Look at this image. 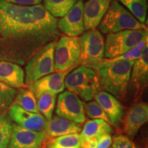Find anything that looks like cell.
Listing matches in <instances>:
<instances>
[{
  "instance_id": "cell-2",
  "label": "cell",
  "mask_w": 148,
  "mask_h": 148,
  "mask_svg": "<svg viewBox=\"0 0 148 148\" xmlns=\"http://www.w3.org/2000/svg\"><path fill=\"white\" fill-rule=\"evenodd\" d=\"M135 60H120L102 63L98 62L90 68L97 72L101 90L123 99L126 96L130 74Z\"/></svg>"
},
{
  "instance_id": "cell-17",
  "label": "cell",
  "mask_w": 148,
  "mask_h": 148,
  "mask_svg": "<svg viewBox=\"0 0 148 148\" xmlns=\"http://www.w3.org/2000/svg\"><path fill=\"white\" fill-rule=\"evenodd\" d=\"M0 82L16 89L27 88L21 65L8 61L0 60Z\"/></svg>"
},
{
  "instance_id": "cell-11",
  "label": "cell",
  "mask_w": 148,
  "mask_h": 148,
  "mask_svg": "<svg viewBox=\"0 0 148 148\" xmlns=\"http://www.w3.org/2000/svg\"><path fill=\"white\" fill-rule=\"evenodd\" d=\"M83 7L82 0H77L71 10L57 21L58 30L67 36L77 37L82 34L84 32Z\"/></svg>"
},
{
  "instance_id": "cell-21",
  "label": "cell",
  "mask_w": 148,
  "mask_h": 148,
  "mask_svg": "<svg viewBox=\"0 0 148 148\" xmlns=\"http://www.w3.org/2000/svg\"><path fill=\"white\" fill-rule=\"evenodd\" d=\"M56 94L48 91L35 94L38 113L42 114L48 121L52 117L53 110L56 106Z\"/></svg>"
},
{
  "instance_id": "cell-28",
  "label": "cell",
  "mask_w": 148,
  "mask_h": 148,
  "mask_svg": "<svg viewBox=\"0 0 148 148\" xmlns=\"http://www.w3.org/2000/svg\"><path fill=\"white\" fill-rule=\"evenodd\" d=\"M84 112L88 117L92 119H102L110 125V119L108 115L95 101H89L84 105Z\"/></svg>"
},
{
  "instance_id": "cell-31",
  "label": "cell",
  "mask_w": 148,
  "mask_h": 148,
  "mask_svg": "<svg viewBox=\"0 0 148 148\" xmlns=\"http://www.w3.org/2000/svg\"><path fill=\"white\" fill-rule=\"evenodd\" d=\"M6 2L21 6H32L40 4L42 0H4Z\"/></svg>"
},
{
  "instance_id": "cell-18",
  "label": "cell",
  "mask_w": 148,
  "mask_h": 148,
  "mask_svg": "<svg viewBox=\"0 0 148 148\" xmlns=\"http://www.w3.org/2000/svg\"><path fill=\"white\" fill-rule=\"evenodd\" d=\"M148 79V44L144 46L140 55L133 64L129 86H133L136 92L144 89L147 85Z\"/></svg>"
},
{
  "instance_id": "cell-19",
  "label": "cell",
  "mask_w": 148,
  "mask_h": 148,
  "mask_svg": "<svg viewBox=\"0 0 148 148\" xmlns=\"http://www.w3.org/2000/svg\"><path fill=\"white\" fill-rule=\"evenodd\" d=\"M82 129L81 124L56 115L48 121L46 134L49 138L57 137L70 134H78Z\"/></svg>"
},
{
  "instance_id": "cell-16",
  "label": "cell",
  "mask_w": 148,
  "mask_h": 148,
  "mask_svg": "<svg viewBox=\"0 0 148 148\" xmlns=\"http://www.w3.org/2000/svg\"><path fill=\"white\" fill-rule=\"evenodd\" d=\"M69 72L70 71H66L50 73L27 85V88L32 90L34 95L44 91L51 92L57 95L64 91L65 88L64 79Z\"/></svg>"
},
{
  "instance_id": "cell-26",
  "label": "cell",
  "mask_w": 148,
  "mask_h": 148,
  "mask_svg": "<svg viewBox=\"0 0 148 148\" xmlns=\"http://www.w3.org/2000/svg\"><path fill=\"white\" fill-rule=\"evenodd\" d=\"M12 132V123L6 112L0 113V148H8Z\"/></svg>"
},
{
  "instance_id": "cell-24",
  "label": "cell",
  "mask_w": 148,
  "mask_h": 148,
  "mask_svg": "<svg viewBox=\"0 0 148 148\" xmlns=\"http://www.w3.org/2000/svg\"><path fill=\"white\" fill-rule=\"evenodd\" d=\"M77 0H44V8L53 17H62L67 13Z\"/></svg>"
},
{
  "instance_id": "cell-29",
  "label": "cell",
  "mask_w": 148,
  "mask_h": 148,
  "mask_svg": "<svg viewBox=\"0 0 148 148\" xmlns=\"http://www.w3.org/2000/svg\"><path fill=\"white\" fill-rule=\"evenodd\" d=\"M112 143V148H139L130 138L123 134L114 136Z\"/></svg>"
},
{
  "instance_id": "cell-5",
  "label": "cell",
  "mask_w": 148,
  "mask_h": 148,
  "mask_svg": "<svg viewBox=\"0 0 148 148\" xmlns=\"http://www.w3.org/2000/svg\"><path fill=\"white\" fill-rule=\"evenodd\" d=\"M57 40L42 47L27 62L25 68V83L29 85L54 72V51Z\"/></svg>"
},
{
  "instance_id": "cell-14",
  "label": "cell",
  "mask_w": 148,
  "mask_h": 148,
  "mask_svg": "<svg viewBox=\"0 0 148 148\" xmlns=\"http://www.w3.org/2000/svg\"><path fill=\"white\" fill-rule=\"evenodd\" d=\"M94 99L103 109L110 119V125L119 127L124 116V107L115 97L104 90H100Z\"/></svg>"
},
{
  "instance_id": "cell-7",
  "label": "cell",
  "mask_w": 148,
  "mask_h": 148,
  "mask_svg": "<svg viewBox=\"0 0 148 148\" xmlns=\"http://www.w3.org/2000/svg\"><path fill=\"white\" fill-rule=\"evenodd\" d=\"M80 49L78 37L66 35L60 36L56 44L54 51V71H71L79 64Z\"/></svg>"
},
{
  "instance_id": "cell-27",
  "label": "cell",
  "mask_w": 148,
  "mask_h": 148,
  "mask_svg": "<svg viewBox=\"0 0 148 148\" xmlns=\"http://www.w3.org/2000/svg\"><path fill=\"white\" fill-rule=\"evenodd\" d=\"M17 89L0 82V113L6 112L13 102Z\"/></svg>"
},
{
  "instance_id": "cell-22",
  "label": "cell",
  "mask_w": 148,
  "mask_h": 148,
  "mask_svg": "<svg viewBox=\"0 0 148 148\" xmlns=\"http://www.w3.org/2000/svg\"><path fill=\"white\" fill-rule=\"evenodd\" d=\"M46 148H81L82 140L79 134H70L49 138Z\"/></svg>"
},
{
  "instance_id": "cell-23",
  "label": "cell",
  "mask_w": 148,
  "mask_h": 148,
  "mask_svg": "<svg viewBox=\"0 0 148 148\" xmlns=\"http://www.w3.org/2000/svg\"><path fill=\"white\" fill-rule=\"evenodd\" d=\"M12 103L18 105L27 111L38 113L35 95L29 88H19L17 90Z\"/></svg>"
},
{
  "instance_id": "cell-4",
  "label": "cell",
  "mask_w": 148,
  "mask_h": 148,
  "mask_svg": "<svg viewBox=\"0 0 148 148\" xmlns=\"http://www.w3.org/2000/svg\"><path fill=\"white\" fill-rule=\"evenodd\" d=\"M103 34H110L127 29H147L125 7L116 0H112L106 14L99 24Z\"/></svg>"
},
{
  "instance_id": "cell-30",
  "label": "cell",
  "mask_w": 148,
  "mask_h": 148,
  "mask_svg": "<svg viewBox=\"0 0 148 148\" xmlns=\"http://www.w3.org/2000/svg\"><path fill=\"white\" fill-rule=\"evenodd\" d=\"M97 145L96 148H110L112 145V137L110 134H104L97 136Z\"/></svg>"
},
{
  "instance_id": "cell-25",
  "label": "cell",
  "mask_w": 148,
  "mask_h": 148,
  "mask_svg": "<svg viewBox=\"0 0 148 148\" xmlns=\"http://www.w3.org/2000/svg\"><path fill=\"white\" fill-rule=\"evenodd\" d=\"M138 21L143 23L147 17V0H118Z\"/></svg>"
},
{
  "instance_id": "cell-3",
  "label": "cell",
  "mask_w": 148,
  "mask_h": 148,
  "mask_svg": "<svg viewBox=\"0 0 148 148\" xmlns=\"http://www.w3.org/2000/svg\"><path fill=\"white\" fill-rule=\"evenodd\" d=\"M64 86L85 101L94 99L101 88L95 70L81 65L66 75Z\"/></svg>"
},
{
  "instance_id": "cell-15",
  "label": "cell",
  "mask_w": 148,
  "mask_h": 148,
  "mask_svg": "<svg viewBox=\"0 0 148 148\" xmlns=\"http://www.w3.org/2000/svg\"><path fill=\"white\" fill-rule=\"evenodd\" d=\"M112 0H88L83 7L84 30L95 29L106 14Z\"/></svg>"
},
{
  "instance_id": "cell-32",
  "label": "cell",
  "mask_w": 148,
  "mask_h": 148,
  "mask_svg": "<svg viewBox=\"0 0 148 148\" xmlns=\"http://www.w3.org/2000/svg\"><path fill=\"white\" fill-rule=\"evenodd\" d=\"M110 148H112V147H110Z\"/></svg>"
},
{
  "instance_id": "cell-9",
  "label": "cell",
  "mask_w": 148,
  "mask_h": 148,
  "mask_svg": "<svg viewBox=\"0 0 148 148\" xmlns=\"http://www.w3.org/2000/svg\"><path fill=\"white\" fill-rule=\"evenodd\" d=\"M56 113L75 123L82 124L86 121L84 103L74 92L66 90L58 97Z\"/></svg>"
},
{
  "instance_id": "cell-13",
  "label": "cell",
  "mask_w": 148,
  "mask_h": 148,
  "mask_svg": "<svg viewBox=\"0 0 148 148\" xmlns=\"http://www.w3.org/2000/svg\"><path fill=\"white\" fill-rule=\"evenodd\" d=\"M148 120V105L145 102L139 101L133 104L123 116V132L130 138H134L140 127Z\"/></svg>"
},
{
  "instance_id": "cell-8",
  "label": "cell",
  "mask_w": 148,
  "mask_h": 148,
  "mask_svg": "<svg viewBox=\"0 0 148 148\" xmlns=\"http://www.w3.org/2000/svg\"><path fill=\"white\" fill-rule=\"evenodd\" d=\"M81 65L91 67L103 58L104 38L97 29H92L82 34L79 38Z\"/></svg>"
},
{
  "instance_id": "cell-20",
  "label": "cell",
  "mask_w": 148,
  "mask_h": 148,
  "mask_svg": "<svg viewBox=\"0 0 148 148\" xmlns=\"http://www.w3.org/2000/svg\"><path fill=\"white\" fill-rule=\"evenodd\" d=\"M114 132L111 125L102 119H92L86 121L81 130L82 143L85 140L96 138L104 134H112Z\"/></svg>"
},
{
  "instance_id": "cell-6",
  "label": "cell",
  "mask_w": 148,
  "mask_h": 148,
  "mask_svg": "<svg viewBox=\"0 0 148 148\" xmlns=\"http://www.w3.org/2000/svg\"><path fill=\"white\" fill-rule=\"evenodd\" d=\"M147 29H127L108 34L104 42L106 58H112L127 53L147 38Z\"/></svg>"
},
{
  "instance_id": "cell-10",
  "label": "cell",
  "mask_w": 148,
  "mask_h": 148,
  "mask_svg": "<svg viewBox=\"0 0 148 148\" xmlns=\"http://www.w3.org/2000/svg\"><path fill=\"white\" fill-rule=\"evenodd\" d=\"M8 114L11 121L23 128L46 132L48 120L40 113L29 112L18 105L12 103L8 108Z\"/></svg>"
},
{
  "instance_id": "cell-1",
  "label": "cell",
  "mask_w": 148,
  "mask_h": 148,
  "mask_svg": "<svg viewBox=\"0 0 148 148\" xmlns=\"http://www.w3.org/2000/svg\"><path fill=\"white\" fill-rule=\"evenodd\" d=\"M57 21L41 4L21 6L0 0V60L25 65L42 47L58 40Z\"/></svg>"
},
{
  "instance_id": "cell-12",
  "label": "cell",
  "mask_w": 148,
  "mask_h": 148,
  "mask_svg": "<svg viewBox=\"0 0 148 148\" xmlns=\"http://www.w3.org/2000/svg\"><path fill=\"white\" fill-rule=\"evenodd\" d=\"M46 138V132L29 130L14 123L8 148H40Z\"/></svg>"
}]
</instances>
